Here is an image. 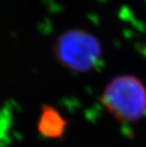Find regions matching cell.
Here are the masks:
<instances>
[{"instance_id": "obj_1", "label": "cell", "mask_w": 146, "mask_h": 147, "mask_svg": "<svg viewBox=\"0 0 146 147\" xmlns=\"http://www.w3.org/2000/svg\"><path fill=\"white\" fill-rule=\"evenodd\" d=\"M52 52L62 67L76 73L92 71L102 57L100 40L83 29H70L60 34Z\"/></svg>"}, {"instance_id": "obj_2", "label": "cell", "mask_w": 146, "mask_h": 147, "mask_svg": "<svg viewBox=\"0 0 146 147\" xmlns=\"http://www.w3.org/2000/svg\"><path fill=\"white\" fill-rule=\"evenodd\" d=\"M102 104L120 123H134L146 115V86L133 75H120L104 87Z\"/></svg>"}, {"instance_id": "obj_3", "label": "cell", "mask_w": 146, "mask_h": 147, "mask_svg": "<svg viewBox=\"0 0 146 147\" xmlns=\"http://www.w3.org/2000/svg\"><path fill=\"white\" fill-rule=\"evenodd\" d=\"M68 125V121L53 106L43 105L41 107L37 130L39 134L46 139L62 140Z\"/></svg>"}]
</instances>
